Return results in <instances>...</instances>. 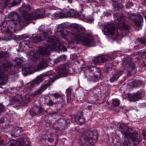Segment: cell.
Returning a JSON list of instances; mask_svg holds the SVG:
<instances>
[{"label": "cell", "mask_w": 146, "mask_h": 146, "mask_svg": "<svg viewBox=\"0 0 146 146\" xmlns=\"http://www.w3.org/2000/svg\"><path fill=\"white\" fill-rule=\"evenodd\" d=\"M130 18L137 27L139 29L142 28L143 24V18L140 14H132Z\"/></svg>", "instance_id": "cell-18"}, {"label": "cell", "mask_w": 146, "mask_h": 146, "mask_svg": "<svg viewBox=\"0 0 146 146\" xmlns=\"http://www.w3.org/2000/svg\"><path fill=\"white\" fill-rule=\"evenodd\" d=\"M111 59V57L109 54H100L94 58L93 62L94 64H99L106 62L107 61L110 60Z\"/></svg>", "instance_id": "cell-16"}, {"label": "cell", "mask_w": 146, "mask_h": 146, "mask_svg": "<svg viewBox=\"0 0 146 146\" xmlns=\"http://www.w3.org/2000/svg\"><path fill=\"white\" fill-rule=\"evenodd\" d=\"M43 110L42 109L40 106L35 105L31 108L30 113L32 116H36L41 114Z\"/></svg>", "instance_id": "cell-24"}, {"label": "cell", "mask_w": 146, "mask_h": 146, "mask_svg": "<svg viewBox=\"0 0 146 146\" xmlns=\"http://www.w3.org/2000/svg\"><path fill=\"white\" fill-rule=\"evenodd\" d=\"M13 64L9 61H6L2 64L1 66V70L2 72H7L12 67Z\"/></svg>", "instance_id": "cell-28"}, {"label": "cell", "mask_w": 146, "mask_h": 146, "mask_svg": "<svg viewBox=\"0 0 146 146\" xmlns=\"http://www.w3.org/2000/svg\"><path fill=\"white\" fill-rule=\"evenodd\" d=\"M102 31L107 36H113L115 32V25L112 22L107 23L103 27Z\"/></svg>", "instance_id": "cell-11"}, {"label": "cell", "mask_w": 146, "mask_h": 146, "mask_svg": "<svg viewBox=\"0 0 146 146\" xmlns=\"http://www.w3.org/2000/svg\"><path fill=\"white\" fill-rule=\"evenodd\" d=\"M94 72V70L90 69L85 72V75L92 82H95L99 81L100 77V73L99 70L97 72Z\"/></svg>", "instance_id": "cell-13"}, {"label": "cell", "mask_w": 146, "mask_h": 146, "mask_svg": "<svg viewBox=\"0 0 146 146\" xmlns=\"http://www.w3.org/2000/svg\"><path fill=\"white\" fill-rule=\"evenodd\" d=\"M128 100L131 102H137L142 99L141 93L139 92L133 94H127Z\"/></svg>", "instance_id": "cell-22"}, {"label": "cell", "mask_w": 146, "mask_h": 146, "mask_svg": "<svg viewBox=\"0 0 146 146\" xmlns=\"http://www.w3.org/2000/svg\"><path fill=\"white\" fill-rule=\"evenodd\" d=\"M35 67L33 66H29V67H25L23 70V73L24 76H27L28 75L33 74L34 72H35Z\"/></svg>", "instance_id": "cell-31"}, {"label": "cell", "mask_w": 146, "mask_h": 146, "mask_svg": "<svg viewBox=\"0 0 146 146\" xmlns=\"http://www.w3.org/2000/svg\"><path fill=\"white\" fill-rule=\"evenodd\" d=\"M5 21V16L3 15V13L0 12V25L3 24Z\"/></svg>", "instance_id": "cell-44"}, {"label": "cell", "mask_w": 146, "mask_h": 146, "mask_svg": "<svg viewBox=\"0 0 146 146\" xmlns=\"http://www.w3.org/2000/svg\"><path fill=\"white\" fill-rule=\"evenodd\" d=\"M53 73V72L50 71L48 72H46V73H44V74H42V75H40V76L36 77L35 79H34V80H33L31 82L30 87L32 88L37 86V85L40 84L41 82H43L46 78L48 76L52 75Z\"/></svg>", "instance_id": "cell-15"}, {"label": "cell", "mask_w": 146, "mask_h": 146, "mask_svg": "<svg viewBox=\"0 0 146 146\" xmlns=\"http://www.w3.org/2000/svg\"><path fill=\"white\" fill-rule=\"evenodd\" d=\"M119 28L122 31H128L129 29V26L127 24L125 23L123 20H119Z\"/></svg>", "instance_id": "cell-34"}, {"label": "cell", "mask_w": 146, "mask_h": 146, "mask_svg": "<svg viewBox=\"0 0 146 146\" xmlns=\"http://www.w3.org/2000/svg\"><path fill=\"white\" fill-rule=\"evenodd\" d=\"M10 121L7 117L4 116L0 118V131L5 129L10 124Z\"/></svg>", "instance_id": "cell-23"}, {"label": "cell", "mask_w": 146, "mask_h": 146, "mask_svg": "<svg viewBox=\"0 0 146 146\" xmlns=\"http://www.w3.org/2000/svg\"><path fill=\"white\" fill-rule=\"evenodd\" d=\"M57 72L59 77H63L66 76L69 73V65L68 64L62 65L58 67Z\"/></svg>", "instance_id": "cell-17"}, {"label": "cell", "mask_w": 146, "mask_h": 146, "mask_svg": "<svg viewBox=\"0 0 146 146\" xmlns=\"http://www.w3.org/2000/svg\"><path fill=\"white\" fill-rule=\"evenodd\" d=\"M58 78H59L58 76H55L52 78V79L48 80L46 83L42 85V86L39 89V90H37L36 92H35V95H36L38 94H40L42 92H43L48 87H49L54 81L57 80V79H58Z\"/></svg>", "instance_id": "cell-20"}, {"label": "cell", "mask_w": 146, "mask_h": 146, "mask_svg": "<svg viewBox=\"0 0 146 146\" xmlns=\"http://www.w3.org/2000/svg\"><path fill=\"white\" fill-rule=\"evenodd\" d=\"M113 141L114 144L118 146H119L121 144V140L120 137L118 135H115L113 137Z\"/></svg>", "instance_id": "cell-39"}, {"label": "cell", "mask_w": 146, "mask_h": 146, "mask_svg": "<svg viewBox=\"0 0 146 146\" xmlns=\"http://www.w3.org/2000/svg\"><path fill=\"white\" fill-rule=\"evenodd\" d=\"M5 110V107L3 104L0 103V115L4 112Z\"/></svg>", "instance_id": "cell-47"}, {"label": "cell", "mask_w": 146, "mask_h": 146, "mask_svg": "<svg viewBox=\"0 0 146 146\" xmlns=\"http://www.w3.org/2000/svg\"><path fill=\"white\" fill-rule=\"evenodd\" d=\"M8 77L5 72H0V86H3L7 83Z\"/></svg>", "instance_id": "cell-29"}, {"label": "cell", "mask_w": 146, "mask_h": 146, "mask_svg": "<svg viewBox=\"0 0 146 146\" xmlns=\"http://www.w3.org/2000/svg\"><path fill=\"white\" fill-rule=\"evenodd\" d=\"M27 37H28V35H23L17 36V40H21L26 39Z\"/></svg>", "instance_id": "cell-46"}, {"label": "cell", "mask_w": 146, "mask_h": 146, "mask_svg": "<svg viewBox=\"0 0 146 146\" xmlns=\"http://www.w3.org/2000/svg\"><path fill=\"white\" fill-rule=\"evenodd\" d=\"M41 141L45 146H54L58 142V136L54 133H47L42 136Z\"/></svg>", "instance_id": "cell-8"}, {"label": "cell", "mask_w": 146, "mask_h": 146, "mask_svg": "<svg viewBox=\"0 0 146 146\" xmlns=\"http://www.w3.org/2000/svg\"><path fill=\"white\" fill-rule=\"evenodd\" d=\"M54 18L55 19L65 18L72 17L81 19L82 16L80 13L74 11H70L66 12H57L54 13L53 16Z\"/></svg>", "instance_id": "cell-9"}, {"label": "cell", "mask_w": 146, "mask_h": 146, "mask_svg": "<svg viewBox=\"0 0 146 146\" xmlns=\"http://www.w3.org/2000/svg\"><path fill=\"white\" fill-rule=\"evenodd\" d=\"M48 61L47 60H44L38 64V65L35 68L36 72L39 71L44 70L48 67Z\"/></svg>", "instance_id": "cell-27"}, {"label": "cell", "mask_w": 146, "mask_h": 146, "mask_svg": "<svg viewBox=\"0 0 146 146\" xmlns=\"http://www.w3.org/2000/svg\"><path fill=\"white\" fill-rule=\"evenodd\" d=\"M30 43L29 42L26 41H24L20 43V46H19V48L21 51H24L28 50L30 47Z\"/></svg>", "instance_id": "cell-35"}, {"label": "cell", "mask_w": 146, "mask_h": 146, "mask_svg": "<svg viewBox=\"0 0 146 146\" xmlns=\"http://www.w3.org/2000/svg\"><path fill=\"white\" fill-rule=\"evenodd\" d=\"M7 146H8V145H7Z\"/></svg>", "instance_id": "cell-51"}, {"label": "cell", "mask_w": 146, "mask_h": 146, "mask_svg": "<svg viewBox=\"0 0 146 146\" xmlns=\"http://www.w3.org/2000/svg\"><path fill=\"white\" fill-rule=\"evenodd\" d=\"M132 5H133V4L132 3L130 2H128L126 4V8L129 9V8H130Z\"/></svg>", "instance_id": "cell-48"}, {"label": "cell", "mask_w": 146, "mask_h": 146, "mask_svg": "<svg viewBox=\"0 0 146 146\" xmlns=\"http://www.w3.org/2000/svg\"><path fill=\"white\" fill-rule=\"evenodd\" d=\"M48 43L49 48L52 51H66L67 48L61 42L58 38L55 36H51L48 38Z\"/></svg>", "instance_id": "cell-6"}, {"label": "cell", "mask_w": 146, "mask_h": 146, "mask_svg": "<svg viewBox=\"0 0 146 146\" xmlns=\"http://www.w3.org/2000/svg\"><path fill=\"white\" fill-rule=\"evenodd\" d=\"M9 55L8 53L7 52H0V59L2 58H6Z\"/></svg>", "instance_id": "cell-43"}, {"label": "cell", "mask_w": 146, "mask_h": 146, "mask_svg": "<svg viewBox=\"0 0 146 146\" xmlns=\"http://www.w3.org/2000/svg\"><path fill=\"white\" fill-rule=\"evenodd\" d=\"M45 15V11L44 9H37L31 13L30 19H36L41 18L44 17Z\"/></svg>", "instance_id": "cell-21"}, {"label": "cell", "mask_w": 146, "mask_h": 146, "mask_svg": "<svg viewBox=\"0 0 146 146\" xmlns=\"http://www.w3.org/2000/svg\"><path fill=\"white\" fill-rule=\"evenodd\" d=\"M29 98L23 97L21 95H17L12 98L11 100V104L13 107L20 108L24 107L29 103Z\"/></svg>", "instance_id": "cell-7"}, {"label": "cell", "mask_w": 146, "mask_h": 146, "mask_svg": "<svg viewBox=\"0 0 146 146\" xmlns=\"http://www.w3.org/2000/svg\"><path fill=\"white\" fill-rule=\"evenodd\" d=\"M123 65L127 70L128 75L132 74V73L136 70V67L135 63L133 62L130 58H125L123 60Z\"/></svg>", "instance_id": "cell-10"}, {"label": "cell", "mask_w": 146, "mask_h": 146, "mask_svg": "<svg viewBox=\"0 0 146 146\" xmlns=\"http://www.w3.org/2000/svg\"><path fill=\"white\" fill-rule=\"evenodd\" d=\"M72 89L71 88H68L66 90V94L67 96V102L69 103L70 101L71 97Z\"/></svg>", "instance_id": "cell-40"}, {"label": "cell", "mask_w": 146, "mask_h": 146, "mask_svg": "<svg viewBox=\"0 0 146 146\" xmlns=\"http://www.w3.org/2000/svg\"><path fill=\"white\" fill-rule=\"evenodd\" d=\"M23 129L20 127H16L13 130L11 135L13 137H17L21 135Z\"/></svg>", "instance_id": "cell-33"}, {"label": "cell", "mask_w": 146, "mask_h": 146, "mask_svg": "<svg viewBox=\"0 0 146 146\" xmlns=\"http://www.w3.org/2000/svg\"><path fill=\"white\" fill-rule=\"evenodd\" d=\"M45 120L48 124L57 130H63L67 126V122L64 117L56 113H49L45 117Z\"/></svg>", "instance_id": "cell-4"}, {"label": "cell", "mask_w": 146, "mask_h": 146, "mask_svg": "<svg viewBox=\"0 0 146 146\" xmlns=\"http://www.w3.org/2000/svg\"><path fill=\"white\" fill-rule=\"evenodd\" d=\"M8 18L10 21H13L17 24L21 23V18L19 15L16 12H12L9 14Z\"/></svg>", "instance_id": "cell-25"}, {"label": "cell", "mask_w": 146, "mask_h": 146, "mask_svg": "<svg viewBox=\"0 0 146 146\" xmlns=\"http://www.w3.org/2000/svg\"><path fill=\"white\" fill-rule=\"evenodd\" d=\"M1 135L0 134V140H1Z\"/></svg>", "instance_id": "cell-50"}, {"label": "cell", "mask_w": 146, "mask_h": 146, "mask_svg": "<svg viewBox=\"0 0 146 146\" xmlns=\"http://www.w3.org/2000/svg\"><path fill=\"white\" fill-rule=\"evenodd\" d=\"M66 58H67V56L66 55H61V56H60L59 57L55 59L54 60V64H58V63L62 62V61H64L66 60Z\"/></svg>", "instance_id": "cell-38"}, {"label": "cell", "mask_w": 146, "mask_h": 146, "mask_svg": "<svg viewBox=\"0 0 146 146\" xmlns=\"http://www.w3.org/2000/svg\"><path fill=\"white\" fill-rule=\"evenodd\" d=\"M21 2V1H7L6 5L7 7H12L19 5Z\"/></svg>", "instance_id": "cell-36"}, {"label": "cell", "mask_w": 146, "mask_h": 146, "mask_svg": "<svg viewBox=\"0 0 146 146\" xmlns=\"http://www.w3.org/2000/svg\"><path fill=\"white\" fill-rule=\"evenodd\" d=\"M42 34L34 35L31 38V40L34 43H37L44 40L51 34L50 31H42Z\"/></svg>", "instance_id": "cell-12"}, {"label": "cell", "mask_w": 146, "mask_h": 146, "mask_svg": "<svg viewBox=\"0 0 146 146\" xmlns=\"http://www.w3.org/2000/svg\"><path fill=\"white\" fill-rule=\"evenodd\" d=\"M69 27L71 29H74L77 30L79 31H85V29L83 27H82L79 25L77 24H72L70 25Z\"/></svg>", "instance_id": "cell-37"}, {"label": "cell", "mask_w": 146, "mask_h": 146, "mask_svg": "<svg viewBox=\"0 0 146 146\" xmlns=\"http://www.w3.org/2000/svg\"><path fill=\"white\" fill-rule=\"evenodd\" d=\"M60 35L63 38L66 40H72L75 41V42L78 44L84 45L87 46H91L94 45L93 37L90 35H75L73 33L67 31H60Z\"/></svg>", "instance_id": "cell-3"}, {"label": "cell", "mask_w": 146, "mask_h": 146, "mask_svg": "<svg viewBox=\"0 0 146 146\" xmlns=\"http://www.w3.org/2000/svg\"><path fill=\"white\" fill-rule=\"evenodd\" d=\"M18 24L8 20L5 21L3 24V28L4 31L7 33L14 32L17 29Z\"/></svg>", "instance_id": "cell-14"}, {"label": "cell", "mask_w": 146, "mask_h": 146, "mask_svg": "<svg viewBox=\"0 0 146 146\" xmlns=\"http://www.w3.org/2000/svg\"><path fill=\"white\" fill-rule=\"evenodd\" d=\"M123 74V71H118L116 72L110 79V82L111 83H113L115 81H117Z\"/></svg>", "instance_id": "cell-32"}, {"label": "cell", "mask_w": 146, "mask_h": 146, "mask_svg": "<svg viewBox=\"0 0 146 146\" xmlns=\"http://www.w3.org/2000/svg\"><path fill=\"white\" fill-rule=\"evenodd\" d=\"M39 103L43 111L49 113H56L63 108L64 100L62 95L54 93L41 97Z\"/></svg>", "instance_id": "cell-1"}, {"label": "cell", "mask_w": 146, "mask_h": 146, "mask_svg": "<svg viewBox=\"0 0 146 146\" xmlns=\"http://www.w3.org/2000/svg\"><path fill=\"white\" fill-rule=\"evenodd\" d=\"M51 51L49 47H40L37 50V53L41 56H45L50 54Z\"/></svg>", "instance_id": "cell-26"}, {"label": "cell", "mask_w": 146, "mask_h": 146, "mask_svg": "<svg viewBox=\"0 0 146 146\" xmlns=\"http://www.w3.org/2000/svg\"><path fill=\"white\" fill-rule=\"evenodd\" d=\"M143 136V139L146 140V129H144L142 132Z\"/></svg>", "instance_id": "cell-49"}, {"label": "cell", "mask_w": 146, "mask_h": 146, "mask_svg": "<svg viewBox=\"0 0 146 146\" xmlns=\"http://www.w3.org/2000/svg\"><path fill=\"white\" fill-rule=\"evenodd\" d=\"M75 121L78 124L82 125L85 123L86 122L85 117L84 116L83 112L82 111H78L74 115Z\"/></svg>", "instance_id": "cell-19"}, {"label": "cell", "mask_w": 146, "mask_h": 146, "mask_svg": "<svg viewBox=\"0 0 146 146\" xmlns=\"http://www.w3.org/2000/svg\"><path fill=\"white\" fill-rule=\"evenodd\" d=\"M138 41L141 42V44L146 45V38L145 37H141V38L138 39Z\"/></svg>", "instance_id": "cell-45"}, {"label": "cell", "mask_w": 146, "mask_h": 146, "mask_svg": "<svg viewBox=\"0 0 146 146\" xmlns=\"http://www.w3.org/2000/svg\"><path fill=\"white\" fill-rule=\"evenodd\" d=\"M112 104L114 107H118L120 105V100L118 99H113L112 100Z\"/></svg>", "instance_id": "cell-41"}, {"label": "cell", "mask_w": 146, "mask_h": 146, "mask_svg": "<svg viewBox=\"0 0 146 146\" xmlns=\"http://www.w3.org/2000/svg\"><path fill=\"white\" fill-rule=\"evenodd\" d=\"M16 65L17 66H21L23 63V60L22 59L20 58H17L15 60Z\"/></svg>", "instance_id": "cell-42"}, {"label": "cell", "mask_w": 146, "mask_h": 146, "mask_svg": "<svg viewBox=\"0 0 146 146\" xmlns=\"http://www.w3.org/2000/svg\"><path fill=\"white\" fill-rule=\"evenodd\" d=\"M130 87L131 88H137L143 85L144 82L141 80H134L131 82L129 84Z\"/></svg>", "instance_id": "cell-30"}, {"label": "cell", "mask_w": 146, "mask_h": 146, "mask_svg": "<svg viewBox=\"0 0 146 146\" xmlns=\"http://www.w3.org/2000/svg\"><path fill=\"white\" fill-rule=\"evenodd\" d=\"M99 137L98 131L96 130L84 131L81 135L80 142L83 146H93L97 142Z\"/></svg>", "instance_id": "cell-5"}, {"label": "cell", "mask_w": 146, "mask_h": 146, "mask_svg": "<svg viewBox=\"0 0 146 146\" xmlns=\"http://www.w3.org/2000/svg\"><path fill=\"white\" fill-rule=\"evenodd\" d=\"M119 128L120 131L124 136L123 142L124 146H137L141 141V137L139 133L125 124L121 123Z\"/></svg>", "instance_id": "cell-2"}]
</instances>
